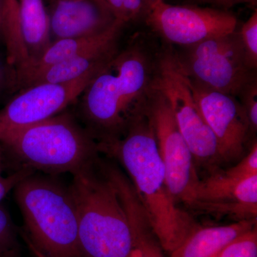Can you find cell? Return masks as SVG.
<instances>
[{
  "label": "cell",
  "mask_w": 257,
  "mask_h": 257,
  "mask_svg": "<svg viewBox=\"0 0 257 257\" xmlns=\"http://www.w3.org/2000/svg\"><path fill=\"white\" fill-rule=\"evenodd\" d=\"M24 221V236L42 257H82L77 209L69 185L56 176L37 175L13 189Z\"/></svg>",
  "instance_id": "5"
},
{
  "label": "cell",
  "mask_w": 257,
  "mask_h": 257,
  "mask_svg": "<svg viewBox=\"0 0 257 257\" xmlns=\"http://www.w3.org/2000/svg\"><path fill=\"white\" fill-rule=\"evenodd\" d=\"M106 64L70 82L35 84L19 91L0 109V140L10 134L63 111L81 96L88 84Z\"/></svg>",
  "instance_id": "10"
},
{
  "label": "cell",
  "mask_w": 257,
  "mask_h": 257,
  "mask_svg": "<svg viewBox=\"0 0 257 257\" xmlns=\"http://www.w3.org/2000/svg\"><path fill=\"white\" fill-rule=\"evenodd\" d=\"M19 92L18 72L7 58L0 56V99Z\"/></svg>",
  "instance_id": "26"
},
{
  "label": "cell",
  "mask_w": 257,
  "mask_h": 257,
  "mask_svg": "<svg viewBox=\"0 0 257 257\" xmlns=\"http://www.w3.org/2000/svg\"><path fill=\"white\" fill-rule=\"evenodd\" d=\"M189 82L201 112L215 137L221 162L241 158L253 134L239 101L234 96L201 87L189 79Z\"/></svg>",
  "instance_id": "11"
},
{
  "label": "cell",
  "mask_w": 257,
  "mask_h": 257,
  "mask_svg": "<svg viewBox=\"0 0 257 257\" xmlns=\"http://www.w3.org/2000/svg\"><path fill=\"white\" fill-rule=\"evenodd\" d=\"M55 1H58V0H55Z\"/></svg>",
  "instance_id": "33"
},
{
  "label": "cell",
  "mask_w": 257,
  "mask_h": 257,
  "mask_svg": "<svg viewBox=\"0 0 257 257\" xmlns=\"http://www.w3.org/2000/svg\"><path fill=\"white\" fill-rule=\"evenodd\" d=\"M9 165L8 159H7L6 155H5L4 150L3 147L0 145V176L3 175V171L5 170L6 166Z\"/></svg>",
  "instance_id": "29"
},
{
  "label": "cell",
  "mask_w": 257,
  "mask_h": 257,
  "mask_svg": "<svg viewBox=\"0 0 257 257\" xmlns=\"http://www.w3.org/2000/svg\"><path fill=\"white\" fill-rule=\"evenodd\" d=\"M218 257H257L256 226L230 241L218 253Z\"/></svg>",
  "instance_id": "20"
},
{
  "label": "cell",
  "mask_w": 257,
  "mask_h": 257,
  "mask_svg": "<svg viewBox=\"0 0 257 257\" xmlns=\"http://www.w3.org/2000/svg\"><path fill=\"white\" fill-rule=\"evenodd\" d=\"M153 88L167 99L196 165L214 169L221 162L215 137L201 112L188 78L179 68L172 46L158 51Z\"/></svg>",
  "instance_id": "6"
},
{
  "label": "cell",
  "mask_w": 257,
  "mask_h": 257,
  "mask_svg": "<svg viewBox=\"0 0 257 257\" xmlns=\"http://www.w3.org/2000/svg\"><path fill=\"white\" fill-rule=\"evenodd\" d=\"M121 191L133 234V245L128 257H165L163 248L133 187L124 184Z\"/></svg>",
  "instance_id": "18"
},
{
  "label": "cell",
  "mask_w": 257,
  "mask_h": 257,
  "mask_svg": "<svg viewBox=\"0 0 257 257\" xmlns=\"http://www.w3.org/2000/svg\"><path fill=\"white\" fill-rule=\"evenodd\" d=\"M119 41H115L52 64L20 77L19 91L39 84H58L79 78L92 69L102 67L114 57L119 50Z\"/></svg>",
  "instance_id": "14"
},
{
  "label": "cell",
  "mask_w": 257,
  "mask_h": 257,
  "mask_svg": "<svg viewBox=\"0 0 257 257\" xmlns=\"http://www.w3.org/2000/svg\"><path fill=\"white\" fill-rule=\"evenodd\" d=\"M19 17L22 36L29 56L28 64L38 60L52 44L50 15L44 0H19Z\"/></svg>",
  "instance_id": "17"
},
{
  "label": "cell",
  "mask_w": 257,
  "mask_h": 257,
  "mask_svg": "<svg viewBox=\"0 0 257 257\" xmlns=\"http://www.w3.org/2000/svg\"><path fill=\"white\" fill-rule=\"evenodd\" d=\"M241 104L253 135L257 130V78L246 83L236 96Z\"/></svg>",
  "instance_id": "22"
},
{
  "label": "cell",
  "mask_w": 257,
  "mask_h": 257,
  "mask_svg": "<svg viewBox=\"0 0 257 257\" xmlns=\"http://www.w3.org/2000/svg\"><path fill=\"white\" fill-rule=\"evenodd\" d=\"M175 55L179 68L191 82L234 97L256 76L246 63L238 30L184 47Z\"/></svg>",
  "instance_id": "7"
},
{
  "label": "cell",
  "mask_w": 257,
  "mask_h": 257,
  "mask_svg": "<svg viewBox=\"0 0 257 257\" xmlns=\"http://www.w3.org/2000/svg\"><path fill=\"white\" fill-rule=\"evenodd\" d=\"M50 15L56 40L99 36L122 23L106 0H58Z\"/></svg>",
  "instance_id": "13"
},
{
  "label": "cell",
  "mask_w": 257,
  "mask_h": 257,
  "mask_svg": "<svg viewBox=\"0 0 257 257\" xmlns=\"http://www.w3.org/2000/svg\"><path fill=\"white\" fill-rule=\"evenodd\" d=\"M221 175L228 179L239 180L257 175V143L253 142L252 146L246 156L234 167L221 172Z\"/></svg>",
  "instance_id": "24"
},
{
  "label": "cell",
  "mask_w": 257,
  "mask_h": 257,
  "mask_svg": "<svg viewBox=\"0 0 257 257\" xmlns=\"http://www.w3.org/2000/svg\"><path fill=\"white\" fill-rule=\"evenodd\" d=\"M116 18L124 25L145 17L143 0H106Z\"/></svg>",
  "instance_id": "23"
},
{
  "label": "cell",
  "mask_w": 257,
  "mask_h": 257,
  "mask_svg": "<svg viewBox=\"0 0 257 257\" xmlns=\"http://www.w3.org/2000/svg\"><path fill=\"white\" fill-rule=\"evenodd\" d=\"M150 27L167 43L183 47L237 30L232 13L216 8L179 6L158 0L145 16Z\"/></svg>",
  "instance_id": "9"
},
{
  "label": "cell",
  "mask_w": 257,
  "mask_h": 257,
  "mask_svg": "<svg viewBox=\"0 0 257 257\" xmlns=\"http://www.w3.org/2000/svg\"><path fill=\"white\" fill-rule=\"evenodd\" d=\"M157 1H158V0H143L144 5H145V16H146L150 8H151L152 5L155 4Z\"/></svg>",
  "instance_id": "30"
},
{
  "label": "cell",
  "mask_w": 257,
  "mask_h": 257,
  "mask_svg": "<svg viewBox=\"0 0 257 257\" xmlns=\"http://www.w3.org/2000/svg\"><path fill=\"white\" fill-rule=\"evenodd\" d=\"M17 0H0V38L8 45L17 28Z\"/></svg>",
  "instance_id": "25"
},
{
  "label": "cell",
  "mask_w": 257,
  "mask_h": 257,
  "mask_svg": "<svg viewBox=\"0 0 257 257\" xmlns=\"http://www.w3.org/2000/svg\"><path fill=\"white\" fill-rule=\"evenodd\" d=\"M100 158L72 175L82 257H128L133 234L116 175Z\"/></svg>",
  "instance_id": "3"
},
{
  "label": "cell",
  "mask_w": 257,
  "mask_h": 257,
  "mask_svg": "<svg viewBox=\"0 0 257 257\" xmlns=\"http://www.w3.org/2000/svg\"><path fill=\"white\" fill-rule=\"evenodd\" d=\"M20 230L15 225L10 211L0 203V257H19Z\"/></svg>",
  "instance_id": "19"
},
{
  "label": "cell",
  "mask_w": 257,
  "mask_h": 257,
  "mask_svg": "<svg viewBox=\"0 0 257 257\" xmlns=\"http://www.w3.org/2000/svg\"><path fill=\"white\" fill-rule=\"evenodd\" d=\"M32 252H33L34 253H35V256H36L37 257H42L41 256H40V254H39V253H37L36 252H34V251H32Z\"/></svg>",
  "instance_id": "31"
},
{
  "label": "cell",
  "mask_w": 257,
  "mask_h": 257,
  "mask_svg": "<svg viewBox=\"0 0 257 257\" xmlns=\"http://www.w3.org/2000/svg\"><path fill=\"white\" fill-rule=\"evenodd\" d=\"M212 257H218V253H216V254L214 255V256H213Z\"/></svg>",
  "instance_id": "32"
},
{
  "label": "cell",
  "mask_w": 257,
  "mask_h": 257,
  "mask_svg": "<svg viewBox=\"0 0 257 257\" xmlns=\"http://www.w3.org/2000/svg\"><path fill=\"white\" fill-rule=\"evenodd\" d=\"M191 209L216 215L228 216L236 221L257 215V175L239 180L213 172L200 180Z\"/></svg>",
  "instance_id": "12"
},
{
  "label": "cell",
  "mask_w": 257,
  "mask_h": 257,
  "mask_svg": "<svg viewBox=\"0 0 257 257\" xmlns=\"http://www.w3.org/2000/svg\"><path fill=\"white\" fill-rule=\"evenodd\" d=\"M256 226V218L224 226L198 227L171 257H212L240 234Z\"/></svg>",
  "instance_id": "15"
},
{
  "label": "cell",
  "mask_w": 257,
  "mask_h": 257,
  "mask_svg": "<svg viewBox=\"0 0 257 257\" xmlns=\"http://www.w3.org/2000/svg\"><path fill=\"white\" fill-rule=\"evenodd\" d=\"M158 51L135 37L81 94L79 116L99 146L122 138L145 114L153 90Z\"/></svg>",
  "instance_id": "1"
},
{
  "label": "cell",
  "mask_w": 257,
  "mask_h": 257,
  "mask_svg": "<svg viewBox=\"0 0 257 257\" xmlns=\"http://www.w3.org/2000/svg\"><path fill=\"white\" fill-rule=\"evenodd\" d=\"M240 42L244 52L248 67L253 71L257 68V11L255 10L246 23L238 30Z\"/></svg>",
  "instance_id": "21"
},
{
  "label": "cell",
  "mask_w": 257,
  "mask_h": 257,
  "mask_svg": "<svg viewBox=\"0 0 257 257\" xmlns=\"http://www.w3.org/2000/svg\"><path fill=\"white\" fill-rule=\"evenodd\" d=\"M99 150L124 167L165 251L172 252L199 227L188 213L179 209L169 190L155 130L147 110L130 125L122 138L100 146Z\"/></svg>",
  "instance_id": "2"
},
{
  "label": "cell",
  "mask_w": 257,
  "mask_h": 257,
  "mask_svg": "<svg viewBox=\"0 0 257 257\" xmlns=\"http://www.w3.org/2000/svg\"><path fill=\"white\" fill-rule=\"evenodd\" d=\"M124 25L123 23L116 24L114 28L99 36L55 40V42H52L50 46L38 60L30 62L17 70L18 80L20 77L31 72L119 40L121 32Z\"/></svg>",
  "instance_id": "16"
},
{
  "label": "cell",
  "mask_w": 257,
  "mask_h": 257,
  "mask_svg": "<svg viewBox=\"0 0 257 257\" xmlns=\"http://www.w3.org/2000/svg\"><path fill=\"white\" fill-rule=\"evenodd\" d=\"M147 110L155 130L169 190L176 202L191 208L201 180L192 152L167 99L154 88Z\"/></svg>",
  "instance_id": "8"
},
{
  "label": "cell",
  "mask_w": 257,
  "mask_h": 257,
  "mask_svg": "<svg viewBox=\"0 0 257 257\" xmlns=\"http://www.w3.org/2000/svg\"><path fill=\"white\" fill-rule=\"evenodd\" d=\"M15 170L26 167L45 175L73 174L99 158V143L76 116L64 110L0 140Z\"/></svg>",
  "instance_id": "4"
},
{
  "label": "cell",
  "mask_w": 257,
  "mask_h": 257,
  "mask_svg": "<svg viewBox=\"0 0 257 257\" xmlns=\"http://www.w3.org/2000/svg\"><path fill=\"white\" fill-rule=\"evenodd\" d=\"M194 1L199 3L211 5L216 8L228 9L234 5L242 4V3L255 5L257 0H194Z\"/></svg>",
  "instance_id": "28"
},
{
  "label": "cell",
  "mask_w": 257,
  "mask_h": 257,
  "mask_svg": "<svg viewBox=\"0 0 257 257\" xmlns=\"http://www.w3.org/2000/svg\"><path fill=\"white\" fill-rule=\"evenodd\" d=\"M34 173H35V171L23 167L14 171L7 177L0 176V203L23 179Z\"/></svg>",
  "instance_id": "27"
}]
</instances>
